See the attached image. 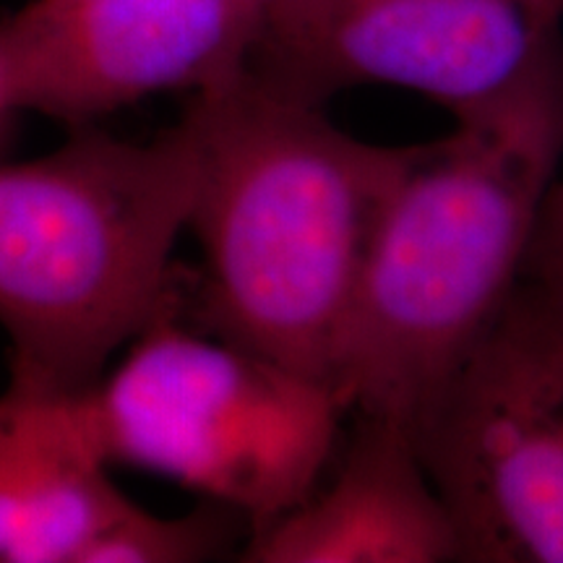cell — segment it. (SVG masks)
I'll list each match as a JSON object with an SVG mask.
<instances>
[{"instance_id": "7c38bea8", "label": "cell", "mask_w": 563, "mask_h": 563, "mask_svg": "<svg viewBox=\"0 0 563 563\" xmlns=\"http://www.w3.org/2000/svg\"><path fill=\"white\" fill-rule=\"evenodd\" d=\"M300 3H302V0H251L253 11H256V24H258L256 34L266 24V21L282 16V13L295 9V5H300ZM253 42H256V40H253Z\"/></svg>"}, {"instance_id": "8fae6325", "label": "cell", "mask_w": 563, "mask_h": 563, "mask_svg": "<svg viewBox=\"0 0 563 563\" xmlns=\"http://www.w3.org/2000/svg\"><path fill=\"white\" fill-rule=\"evenodd\" d=\"M517 290L563 334V154L540 201Z\"/></svg>"}, {"instance_id": "7a4b0ae2", "label": "cell", "mask_w": 563, "mask_h": 563, "mask_svg": "<svg viewBox=\"0 0 563 563\" xmlns=\"http://www.w3.org/2000/svg\"><path fill=\"white\" fill-rule=\"evenodd\" d=\"M563 154V55L422 144L386 203L336 342L332 389L355 418L415 431L519 285Z\"/></svg>"}, {"instance_id": "30bf717a", "label": "cell", "mask_w": 563, "mask_h": 563, "mask_svg": "<svg viewBox=\"0 0 563 563\" xmlns=\"http://www.w3.org/2000/svg\"><path fill=\"white\" fill-rule=\"evenodd\" d=\"M245 538V519L222 504L201 498L199 509L183 517H157L133 504L91 540L79 563H201L238 553Z\"/></svg>"}, {"instance_id": "3957f363", "label": "cell", "mask_w": 563, "mask_h": 563, "mask_svg": "<svg viewBox=\"0 0 563 563\" xmlns=\"http://www.w3.org/2000/svg\"><path fill=\"white\" fill-rule=\"evenodd\" d=\"M196 144L74 129L45 157L0 165V327L11 386L79 394L167 311L183 313L173 251L188 230Z\"/></svg>"}, {"instance_id": "5b68a950", "label": "cell", "mask_w": 563, "mask_h": 563, "mask_svg": "<svg viewBox=\"0 0 563 563\" xmlns=\"http://www.w3.org/2000/svg\"><path fill=\"white\" fill-rule=\"evenodd\" d=\"M464 563H563V334L522 292L415 426Z\"/></svg>"}, {"instance_id": "52a82bcc", "label": "cell", "mask_w": 563, "mask_h": 563, "mask_svg": "<svg viewBox=\"0 0 563 563\" xmlns=\"http://www.w3.org/2000/svg\"><path fill=\"white\" fill-rule=\"evenodd\" d=\"M251 0H32L0 24V110L68 123L162 91H203L249 66Z\"/></svg>"}, {"instance_id": "4fadbf2b", "label": "cell", "mask_w": 563, "mask_h": 563, "mask_svg": "<svg viewBox=\"0 0 563 563\" xmlns=\"http://www.w3.org/2000/svg\"><path fill=\"white\" fill-rule=\"evenodd\" d=\"M0 115H3V110H0Z\"/></svg>"}, {"instance_id": "8992f818", "label": "cell", "mask_w": 563, "mask_h": 563, "mask_svg": "<svg viewBox=\"0 0 563 563\" xmlns=\"http://www.w3.org/2000/svg\"><path fill=\"white\" fill-rule=\"evenodd\" d=\"M561 55L563 0H302L258 30L245 68L308 104L394 87L464 121Z\"/></svg>"}, {"instance_id": "ba28073f", "label": "cell", "mask_w": 563, "mask_h": 563, "mask_svg": "<svg viewBox=\"0 0 563 563\" xmlns=\"http://www.w3.org/2000/svg\"><path fill=\"white\" fill-rule=\"evenodd\" d=\"M329 483L245 538L243 563H454L460 534L405 426L355 418Z\"/></svg>"}, {"instance_id": "6da1fadb", "label": "cell", "mask_w": 563, "mask_h": 563, "mask_svg": "<svg viewBox=\"0 0 563 563\" xmlns=\"http://www.w3.org/2000/svg\"><path fill=\"white\" fill-rule=\"evenodd\" d=\"M196 186L188 230L201 249L199 332L332 386V363L384 209L422 144L350 136L323 104L279 95L243 68L196 91Z\"/></svg>"}, {"instance_id": "277c9868", "label": "cell", "mask_w": 563, "mask_h": 563, "mask_svg": "<svg viewBox=\"0 0 563 563\" xmlns=\"http://www.w3.org/2000/svg\"><path fill=\"white\" fill-rule=\"evenodd\" d=\"M87 405L104 460L228 506L249 534L323 481L347 415L329 384L188 329L180 308L129 344Z\"/></svg>"}, {"instance_id": "9c48e42d", "label": "cell", "mask_w": 563, "mask_h": 563, "mask_svg": "<svg viewBox=\"0 0 563 563\" xmlns=\"http://www.w3.org/2000/svg\"><path fill=\"white\" fill-rule=\"evenodd\" d=\"M87 391L0 397V561L79 563L133 501L110 481Z\"/></svg>"}]
</instances>
